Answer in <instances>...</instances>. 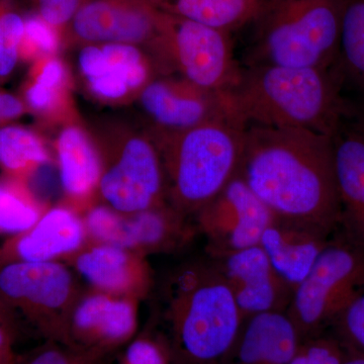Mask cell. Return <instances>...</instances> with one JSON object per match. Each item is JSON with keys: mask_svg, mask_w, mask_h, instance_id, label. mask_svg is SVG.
<instances>
[{"mask_svg": "<svg viewBox=\"0 0 364 364\" xmlns=\"http://www.w3.org/2000/svg\"><path fill=\"white\" fill-rule=\"evenodd\" d=\"M239 176L275 217L333 233L341 205L330 136L249 127Z\"/></svg>", "mask_w": 364, "mask_h": 364, "instance_id": "cell-1", "label": "cell"}, {"mask_svg": "<svg viewBox=\"0 0 364 364\" xmlns=\"http://www.w3.org/2000/svg\"><path fill=\"white\" fill-rule=\"evenodd\" d=\"M342 85L335 67L249 65L223 97L228 117L242 128L301 129L331 138L352 109Z\"/></svg>", "mask_w": 364, "mask_h": 364, "instance_id": "cell-2", "label": "cell"}, {"mask_svg": "<svg viewBox=\"0 0 364 364\" xmlns=\"http://www.w3.org/2000/svg\"><path fill=\"white\" fill-rule=\"evenodd\" d=\"M160 291L173 364H225L244 318L215 261L179 267Z\"/></svg>", "mask_w": 364, "mask_h": 364, "instance_id": "cell-3", "label": "cell"}, {"mask_svg": "<svg viewBox=\"0 0 364 364\" xmlns=\"http://www.w3.org/2000/svg\"><path fill=\"white\" fill-rule=\"evenodd\" d=\"M244 131L229 117L188 130L152 129L161 156L167 203L186 217H195L240 170Z\"/></svg>", "mask_w": 364, "mask_h": 364, "instance_id": "cell-4", "label": "cell"}, {"mask_svg": "<svg viewBox=\"0 0 364 364\" xmlns=\"http://www.w3.org/2000/svg\"><path fill=\"white\" fill-rule=\"evenodd\" d=\"M348 0H263L245 66L333 68Z\"/></svg>", "mask_w": 364, "mask_h": 364, "instance_id": "cell-5", "label": "cell"}, {"mask_svg": "<svg viewBox=\"0 0 364 364\" xmlns=\"http://www.w3.org/2000/svg\"><path fill=\"white\" fill-rule=\"evenodd\" d=\"M93 139L102 160V203L124 215L167 203L161 156L150 134L114 124Z\"/></svg>", "mask_w": 364, "mask_h": 364, "instance_id": "cell-6", "label": "cell"}, {"mask_svg": "<svg viewBox=\"0 0 364 364\" xmlns=\"http://www.w3.org/2000/svg\"><path fill=\"white\" fill-rule=\"evenodd\" d=\"M364 291V245L347 235L330 242L310 273L294 289L287 315L301 341L334 324L340 314Z\"/></svg>", "mask_w": 364, "mask_h": 364, "instance_id": "cell-7", "label": "cell"}, {"mask_svg": "<svg viewBox=\"0 0 364 364\" xmlns=\"http://www.w3.org/2000/svg\"><path fill=\"white\" fill-rule=\"evenodd\" d=\"M81 291L66 263H0V299L16 315L23 316L45 340L60 341Z\"/></svg>", "mask_w": 364, "mask_h": 364, "instance_id": "cell-8", "label": "cell"}, {"mask_svg": "<svg viewBox=\"0 0 364 364\" xmlns=\"http://www.w3.org/2000/svg\"><path fill=\"white\" fill-rule=\"evenodd\" d=\"M159 66L161 72L176 71L193 85L218 93L231 90L242 71L230 33L168 13Z\"/></svg>", "mask_w": 364, "mask_h": 364, "instance_id": "cell-9", "label": "cell"}, {"mask_svg": "<svg viewBox=\"0 0 364 364\" xmlns=\"http://www.w3.org/2000/svg\"><path fill=\"white\" fill-rule=\"evenodd\" d=\"M166 20L150 0H82L66 30L83 45L136 46L158 69Z\"/></svg>", "mask_w": 364, "mask_h": 364, "instance_id": "cell-10", "label": "cell"}, {"mask_svg": "<svg viewBox=\"0 0 364 364\" xmlns=\"http://www.w3.org/2000/svg\"><path fill=\"white\" fill-rule=\"evenodd\" d=\"M195 218L208 253L217 258L260 245L275 215L238 174Z\"/></svg>", "mask_w": 364, "mask_h": 364, "instance_id": "cell-11", "label": "cell"}, {"mask_svg": "<svg viewBox=\"0 0 364 364\" xmlns=\"http://www.w3.org/2000/svg\"><path fill=\"white\" fill-rule=\"evenodd\" d=\"M139 301L81 291L66 318L59 343L76 350L114 356L138 331Z\"/></svg>", "mask_w": 364, "mask_h": 364, "instance_id": "cell-12", "label": "cell"}, {"mask_svg": "<svg viewBox=\"0 0 364 364\" xmlns=\"http://www.w3.org/2000/svg\"><path fill=\"white\" fill-rule=\"evenodd\" d=\"M138 97L156 130H188L229 117L223 93L203 90L179 75L153 78Z\"/></svg>", "mask_w": 364, "mask_h": 364, "instance_id": "cell-13", "label": "cell"}, {"mask_svg": "<svg viewBox=\"0 0 364 364\" xmlns=\"http://www.w3.org/2000/svg\"><path fill=\"white\" fill-rule=\"evenodd\" d=\"M78 64L91 93L112 104L139 95L156 69L147 53L127 44L85 45Z\"/></svg>", "mask_w": 364, "mask_h": 364, "instance_id": "cell-14", "label": "cell"}, {"mask_svg": "<svg viewBox=\"0 0 364 364\" xmlns=\"http://www.w3.org/2000/svg\"><path fill=\"white\" fill-rule=\"evenodd\" d=\"M246 318L269 312L286 313L294 289L275 272L260 245L213 258Z\"/></svg>", "mask_w": 364, "mask_h": 364, "instance_id": "cell-15", "label": "cell"}, {"mask_svg": "<svg viewBox=\"0 0 364 364\" xmlns=\"http://www.w3.org/2000/svg\"><path fill=\"white\" fill-rule=\"evenodd\" d=\"M90 289L100 293L144 301L154 286L147 257L130 249L87 243L67 261Z\"/></svg>", "mask_w": 364, "mask_h": 364, "instance_id": "cell-16", "label": "cell"}, {"mask_svg": "<svg viewBox=\"0 0 364 364\" xmlns=\"http://www.w3.org/2000/svg\"><path fill=\"white\" fill-rule=\"evenodd\" d=\"M87 243L82 215L62 203L48 208L30 230L9 238L0 249V263H66Z\"/></svg>", "mask_w": 364, "mask_h": 364, "instance_id": "cell-17", "label": "cell"}, {"mask_svg": "<svg viewBox=\"0 0 364 364\" xmlns=\"http://www.w3.org/2000/svg\"><path fill=\"white\" fill-rule=\"evenodd\" d=\"M335 176L347 235L364 245V117L351 109L331 136Z\"/></svg>", "mask_w": 364, "mask_h": 364, "instance_id": "cell-18", "label": "cell"}, {"mask_svg": "<svg viewBox=\"0 0 364 364\" xmlns=\"http://www.w3.org/2000/svg\"><path fill=\"white\" fill-rule=\"evenodd\" d=\"M55 148L64 205L82 215L98 198L102 160L97 144L85 129L71 124L60 132Z\"/></svg>", "mask_w": 364, "mask_h": 364, "instance_id": "cell-19", "label": "cell"}, {"mask_svg": "<svg viewBox=\"0 0 364 364\" xmlns=\"http://www.w3.org/2000/svg\"><path fill=\"white\" fill-rule=\"evenodd\" d=\"M331 234L275 217L263 233L260 246L275 272L294 291L329 245Z\"/></svg>", "mask_w": 364, "mask_h": 364, "instance_id": "cell-20", "label": "cell"}, {"mask_svg": "<svg viewBox=\"0 0 364 364\" xmlns=\"http://www.w3.org/2000/svg\"><path fill=\"white\" fill-rule=\"evenodd\" d=\"M301 343L287 313L246 318L225 364H289Z\"/></svg>", "mask_w": 364, "mask_h": 364, "instance_id": "cell-21", "label": "cell"}, {"mask_svg": "<svg viewBox=\"0 0 364 364\" xmlns=\"http://www.w3.org/2000/svg\"><path fill=\"white\" fill-rule=\"evenodd\" d=\"M188 218L174 210L168 203L122 219L119 247L148 256L178 250L193 238Z\"/></svg>", "mask_w": 364, "mask_h": 364, "instance_id": "cell-22", "label": "cell"}, {"mask_svg": "<svg viewBox=\"0 0 364 364\" xmlns=\"http://www.w3.org/2000/svg\"><path fill=\"white\" fill-rule=\"evenodd\" d=\"M263 0H163L157 6L170 14L222 32L251 26Z\"/></svg>", "mask_w": 364, "mask_h": 364, "instance_id": "cell-23", "label": "cell"}, {"mask_svg": "<svg viewBox=\"0 0 364 364\" xmlns=\"http://www.w3.org/2000/svg\"><path fill=\"white\" fill-rule=\"evenodd\" d=\"M50 162L51 155L35 132L18 126L0 128V167L11 178L26 181Z\"/></svg>", "mask_w": 364, "mask_h": 364, "instance_id": "cell-24", "label": "cell"}, {"mask_svg": "<svg viewBox=\"0 0 364 364\" xmlns=\"http://www.w3.org/2000/svg\"><path fill=\"white\" fill-rule=\"evenodd\" d=\"M336 70L364 90V0H348L340 35Z\"/></svg>", "mask_w": 364, "mask_h": 364, "instance_id": "cell-25", "label": "cell"}, {"mask_svg": "<svg viewBox=\"0 0 364 364\" xmlns=\"http://www.w3.org/2000/svg\"><path fill=\"white\" fill-rule=\"evenodd\" d=\"M26 181L11 178L0 181V233L18 235L28 231L47 210Z\"/></svg>", "mask_w": 364, "mask_h": 364, "instance_id": "cell-26", "label": "cell"}, {"mask_svg": "<svg viewBox=\"0 0 364 364\" xmlns=\"http://www.w3.org/2000/svg\"><path fill=\"white\" fill-rule=\"evenodd\" d=\"M114 356L76 350L59 342L45 340L16 358V364H111Z\"/></svg>", "mask_w": 364, "mask_h": 364, "instance_id": "cell-27", "label": "cell"}, {"mask_svg": "<svg viewBox=\"0 0 364 364\" xmlns=\"http://www.w3.org/2000/svg\"><path fill=\"white\" fill-rule=\"evenodd\" d=\"M62 33L48 25L39 16L26 18L25 33L20 47V59L37 61L43 57L55 56Z\"/></svg>", "mask_w": 364, "mask_h": 364, "instance_id": "cell-28", "label": "cell"}, {"mask_svg": "<svg viewBox=\"0 0 364 364\" xmlns=\"http://www.w3.org/2000/svg\"><path fill=\"white\" fill-rule=\"evenodd\" d=\"M25 21L26 18L11 7L0 16V77L9 75L20 59Z\"/></svg>", "mask_w": 364, "mask_h": 364, "instance_id": "cell-29", "label": "cell"}, {"mask_svg": "<svg viewBox=\"0 0 364 364\" xmlns=\"http://www.w3.org/2000/svg\"><path fill=\"white\" fill-rule=\"evenodd\" d=\"M124 348L119 364H173L168 345L162 335H136Z\"/></svg>", "mask_w": 364, "mask_h": 364, "instance_id": "cell-30", "label": "cell"}, {"mask_svg": "<svg viewBox=\"0 0 364 364\" xmlns=\"http://www.w3.org/2000/svg\"><path fill=\"white\" fill-rule=\"evenodd\" d=\"M334 325L345 348L364 355V291L340 314Z\"/></svg>", "mask_w": 364, "mask_h": 364, "instance_id": "cell-31", "label": "cell"}, {"mask_svg": "<svg viewBox=\"0 0 364 364\" xmlns=\"http://www.w3.org/2000/svg\"><path fill=\"white\" fill-rule=\"evenodd\" d=\"M344 355L339 339L314 336L301 341L289 364H342Z\"/></svg>", "mask_w": 364, "mask_h": 364, "instance_id": "cell-32", "label": "cell"}, {"mask_svg": "<svg viewBox=\"0 0 364 364\" xmlns=\"http://www.w3.org/2000/svg\"><path fill=\"white\" fill-rule=\"evenodd\" d=\"M26 107L43 117H54L64 112L66 88H50L28 79L23 91Z\"/></svg>", "mask_w": 364, "mask_h": 364, "instance_id": "cell-33", "label": "cell"}, {"mask_svg": "<svg viewBox=\"0 0 364 364\" xmlns=\"http://www.w3.org/2000/svg\"><path fill=\"white\" fill-rule=\"evenodd\" d=\"M37 16L60 33L68 28L82 0H31Z\"/></svg>", "mask_w": 364, "mask_h": 364, "instance_id": "cell-34", "label": "cell"}, {"mask_svg": "<svg viewBox=\"0 0 364 364\" xmlns=\"http://www.w3.org/2000/svg\"><path fill=\"white\" fill-rule=\"evenodd\" d=\"M26 107L20 98L6 92H0V128L11 119L25 114Z\"/></svg>", "mask_w": 364, "mask_h": 364, "instance_id": "cell-35", "label": "cell"}, {"mask_svg": "<svg viewBox=\"0 0 364 364\" xmlns=\"http://www.w3.org/2000/svg\"><path fill=\"white\" fill-rule=\"evenodd\" d=\"M16 335L0 325V364H16V355L14 344Z\"/></svg>", "mask_w": 364, "mask_h": 364, "instance_id": "cell-36", "label": "cell"}, {"mask_svg": "<svg viewBox=\"0 0 364 364\" xmlns=\"http://www.w3.org/2000/svg\"><path fill=\"white\" fill-rule=\"evenodd\" d=\"M0 325L18 335V328H20L18 315L11 310L1 299H0Z\"/></svg>", "mask_w": 364, "mask_h": 364, "instance_id": "cell-37", "label": "cell"}, {"mask_svg": "<svg viewBox=\"0 0 364 364\" xmlns=\"http://www.w3.org/2000/svg\"><path fill=\"white\" fill-rule=\"evenodd\" d=\"M345 355L342 364H364V355L358 352L345 348Z\"/></svg>", "mask_w": 364, "mask_h": 364, "instance_id": "cell-38", "label": "cell"}, {"mask_svg": "<svg viewBox=\"0 0 364 364\" xmlns=\"http://www.w3.org/2000/svg\"><path fill=\"white\" fill-rule=\"evenodd\" d=\"M9 9V4H7L6 0H0V16L4 13H6L7 9Z\"/></svg>", "mask_w": 364, "mask_h": 364, "instance_id": "cell-39", "label": "cell"}, {"mask_svg": "<svg viewBox=\"0 0 364 364\" xmlns=\"http://www.w3.org/2000/svg\"><path fill=\"white\" fill-rule=\"evenodd\" d=\"M151 2H153V4H159L160 1H161V0H150Z\"/></svg>", "mask_w": 364, "mask_h": 364, "instance_id": "cell-40", "label": "cell"}, {"mask_svg": "<svg viewBox=\"0 0 364 364\" xmlns=\"http://www.w3.org/2000/svg\"><path fill=\"white\" fill-rule=\"evenodd\" d=\"M361 112V114H363V116L364 117V109L363 112Z\"/></svg>", "mask_w": 364, "mask_h": 364, "instance_id": "cell-41", "label": "cell"}]
</instances>
